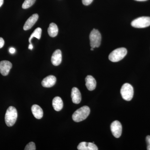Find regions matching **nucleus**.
Listing matches in <instances>:
<instances>
[{
  "label": "nucleus",
  "instance_id": "1",
  "mask_svg": "<svg viewBox=\"0 0 150 150\" xmlns=\"http://www.w3.org/2000/svg\"><path fill=\"white\" fill-rule=\"evenodd\" d=\"M18 117L17 111L13 106H10L6 112L5 120L7 126L8 127L13 126L16 122Z\"/></svg>",
  "mask_w": 150,
  "mask_h": 150
},
{
  "label": "nucleus",
  "instance_id": "2",
  "mask_svg": "<svg viewBox=\"0 0 150 150\" xmlns=\"http://www.w3.org/2000/svg\"><path fill=\"white\" fill-rule=\"evenodd\" d=\"M90 113V109L87 106H83L76 110L72 115L75 122H79L85 120Z\"/></svg>",
  "mask_w": 150,
  "mask_h": 150
},
{
  "label": "nucleus",
  "instance_id": "3",
  "mask_svg": "<svg viewBox=\"0 0 150 150\" xmlns=\"http://www.w3.org/2000/svg\"><path fill=\"white\" fill-rule=\"evenodd\" d=\"M127 54V49L126 48H118L110 53L108 58L111 62H117L123 59Z\"/></svg>",
  "mask_w": 150,
  "mask_h": 150
},
{
  "label": "nucleus",
  "instance_id": "4",
  "mask_svg": "<svg viewBox=\"0 0 150 150\" xmlns=\"http://www.w3.org/2000/svg\"><path fill=\"white\" fill-rule=\"evenodd\" d=\"M121 93L123 99L126 101H130L134 96V88L130 84H124L121 87Z\"/></svg>",
  "mask_w": 150,
  "mask_h": 150
},
{
  "label": "nucleus",
  "instance_id": "5",
  "mask_svg": "<svg viewBox=\"0 0 150 150\" xmlns=\"http://www.w3.org/2000/svg\"><path fill=\"white\" fill-rule=\"evenodd\" d=\"M90 45L91 48H98L101 43V36L98 30L93 29L89 35Z\"/></svg>",
  "mask_w": 150,
  "mask_h": 150
},
{
  "label": "nucleus",
  "instance_id": "6",
  "mask_svg": "<svg viewBox=\"0 0 150 150\" xmlns=\"http://www.w3.org/2000/svg\"><path fill=\"white\" fill-rule=\"evenodd\" d=\"M131 25L136 28H144L150 25V17L143 16L136 18L132 21Z\"/></svg>",
  "mask_w": 150,
  "mask_h": 150
},
{
  "label": "nucleus",
  "instance_id": "7",
  "mask_svg": "<svg viewBox=\"0 0 150 150\" xmlns=\"http://www.w3.org/2000/svg\"><path fill=\"white\" fill-rule=\"evenodd\" d=\"M110 129L112 135L116 138H119L122 134V126L118 121H113L110 125Z\"/></svg>",
  "mask_w": 150,
  "mask_h": 150
},
{
  "label": "nucleus",
  "instance_id": "8",
  "mask_svg": "<svg viewBox=\"0 0 150 150\" xmlns=\"http://www.w3.org/2000/svg\"><path fill=\"white\" fill-rule=\"evenodd\" d=\"M12 67V64L9 61H1L0 62V73L3 76H7Z\"/></svg>",
  "mask_w": 150,
  "mask_h": 150
},
{
  "label": "nucleus",
  "instance_id": "9",
  "mask_svg": "<svg viewBox=\"0 0 150 150\" xmlns=\"http://www.w3.org/2000/svg\"><path fill=\"white\" fill-rule=\"evenodd\" d=\"M38 14H34L28 19L25 23L23 26V29L25 30H28L33 26L38 19Z\"/></svg>",
  "mask_w": 150,
  "mask_h": 150
},
{
  "label": "nucleus",
  "instance_id": "10",
  "mask_svg": "<svg viewBox=\"0 0 150 150\" xmlns=\"http://www.w3.org/2000/svg\"><path fill=\"white\" fill-rule=\"evenodd\" d=\"M51 62L53 65L58 66L62 62V53L61 50H56L54 51L51 57Z\"/></svg>",
  "mask_w": 150,
  "mask_h": 150
},
{
  "label": "nucleus",
  "instance_id": "11",
  "mask_svg": "<svg viewBox=\"0 0 150 150\" xmlns=\"http://www.w3.org/2000/svg\"><path fill=\"white\" fill-rule=\"evenodd\" d=\"M56 82V77L53 75H50L43 79L42 85L45 88H51L55 84Z\"/></svg>",
  "mask_w": 150,
  "mask_h": 150
},
{
  "label": "nucleus",
  "instance_id": "12",
  "mask_svg": "<svg viewBox=\"0 0 150 150\" xmlns=\"http://www.w3.org/2000/svg\"><path fill=\"white\" fill-rule=\"evenodd\" d=\"M77 149L79 150H98L97 147L93 143L81 142L78 145Z\"/></svg>",
  "mask_w": 150,
  "mask_h": 150
},
{
  "label": "nucleus",
  "instance_id": "13",
  "mask_svg": "<svg viewBox=\"0 0 150 150\" xmlns=\"http://www.w3.org/2000/svg\"><path fill=\"white\" fill-rule=\"evenodd\" d=\"M86 86L89 91H92L96 88V82L92 76L89 75L85 79Z\"/></svg>",
  "mask_w": 150,
  "mask_h": 150
},
{
  "label": "nucleus",
  "instance_id": "14",
  "mask_svg": "<svg viewBox=\"0 0 150 150\" xmlns=\"http://www.w3.org/2000/svg\"><path fill=\"white\" fill-rule=\"evenodd\" d=\"M72 100L73 102L75 104H79L81 100V96L79 89L77 88H73L71 94Z\"/></svg>",
  "mask_w": 150,
  "mask_h": 150
},
{
  "label": "nucleus",
  "instance_id": "15",
  "mask_svg": "<svg viewBox=\"0 0 150 150\" xmlns=\"http://www.w3.org/2000/svg\"><path fill=\"white\" fill-rule=\"evenodd\" d=\"M31 111L34 117L38 119L43 117V112L41 108L38 105H33L31 107Z\"/></svg>",
  "mask_w": 150,
  "mask_h": 150
},
{
  "label": "nucleus",
  "instance_id": "16",
  "mask_svg": "<svg viewBox=\"0 0 150 150\" xmlns=\"http://www.w3.org/2000/svg\"><path fill=\"white\" fill-rule=\"evenodd\" d=\"M52 105L54 110L57 111H60L64 106V103L62 98L60 97L54 98L52 101Z\"/></svg>",
  "mask_w": 150,
  "mask_h": 150
},
{
  "label": "nucleus",
  "instance_id": "17",
  "mask_svg": "<svg viewBox=\"0 0 150 150\" xmlns=\"http://www.w3.org/2000/svg\"><path fill=\"white\" fill-rule=\"evenodd\" d=\"M59 29L56 24L54 23L49 25L48 29V35L51 37H55L58 35Z\"/></svg>",
  "mask_w": 150,
  "mask_h": 150
},
{
  "label": "nucleus",
  "instance_id": "18",
  "mask_svg": "<svg viewBox=\"0 0 150 150\" xmlns=\"http://www.w3.org/2000/svg\"><path fill=\"white\" fill-rule=\"evenodd\" d=\"M41 33H42V29L40 28H37L34 30V32L33 33L29 38V42L31 43V40L33 37L36 38L38 39L39 40L41 37Z\"/></svg>",
  "mask_w": 150,
  "mask_h": 150
},
{
  "label": "nucleus",
  "instance_id": "19",
  "mask_svg": "<svg viewBox=\"0 0 150 150\" xmlns=\"http://www.w3.org/2000/svg\"><path fill=\"white\" fill-rule=\"evenodd\" d=\"M35 1L36 0H25L22 6V8L23 9L29 8L34 4Z\"/></svg>",
  "mask_w": 150,
  "mask_h": 150
},
{
  "label": "nucleus",
  "instance_id": "20",
  "mask_svg": "<svg viewBox=\"0 0 150 150\" xmlns=\"http://www.w3.org/2000/svg\"><path fill=\"white\" fill-rule=\"evenodd\" d=\"M25 150H36V147H35V143L33 142H30L28 143L25 148Z\"/></svg>",
  "mask_w": 150,
  "mask_h": 150
},
{
  "label": "nucleus",
  "instance_id": "21",
  "mask_svg": "<svg viewBox=\"0 0 150 150\" xmlns=\"http://www.w3.org/2000/svg\"><path fill=\"white\" fill-rule=\"evenodd\" d=\"M82 3L83 5L85 6L89 5L91 4L93 0H82Z\"/></svg>",
  "mask_w": 150,
  "mask_h": 150
},
{
  "label": "nucleus",
  "instance_id": "22",
  "mask_svg": "<svg viewBox=\"0 0 150 150\" xmlns=\"http://www.w3.org/2000/svg\"><path fill=\"white\" fill-rule=\"evenodd\" d=\"M146 141L147 144V150H150V136H147L146 137Z\"/></svg>",
  "mask_w": 150,
  "mask_h": 150
},
{
  "label": "nucleus",
  "instance_id": "23",
  "mask_svg": "<svg viewBox=\"0 0 150 150\" xmlns=\"http://www.w3.org/2000/svg\"><path fill=\"white\" fill-rule=\"evenodd\" d=\"M4 40L2 38L0 37V48H1L3 47L4 45Z\"/></svg>",
  "mask_w": 150,
  "mask_h": 150
},
{
  "label": "nucleus",
  "instance_id": "24",
  "mask_svg": "<svg viewBox=\"0 0 150 150\" xmlns=\"http://www.w3.org/2000/svg\"><path fill=\"white\" fill-rule=\"evenodd\" d=\"M16 50L14 48H11L9 49V52L11 54H13L15 53Z\"/></svg>",
  "mask_w": 150,
  "mask_h": 150
},
{
  "label": "nucleus",
  "instance_id": "25",
  "mask_svg": "<svg viewBox=\"0 0 150 150\" xmlns=\"http://www.w3.org/2000/svg\"><path fill=\"white\" fill-rule=\"evenodd\" d=\"M33 48V46L31 43H30V44H29V46H28V49H30V50H32Z\"/></svg>",
  "mask_w": 150,
  "mask_h": 150
},
{
  "label": "nucleus",
  "instance_id": "26",
  "mask_svg": "<svg viewBox=\"0 0 150 150\" xmlns=\"http://www.w3.org/2000/svg\"><path fill=\"white\" fill-rule=\"evenodd\" d=\"M4 4V0H0V7L3 5Z\"/></svg>",
  "mask_w": 150,
  "mask_h": 150
},
{
  "label": "nucleus",
  "instance_id": "27",
  "mask_svg": "<svg viewBox=\"0 0 150 150\" xmlns=\"http://www.w3.org/2000/svg\"><path fill=\"white\" fill-rule=\"evenodd\" d=\"M135 1H147V0H135Z\"/></svg>",
  "mask_w": 150,
  "mask_h": 150
},
{
  "label": "nucleus",
  "instance_id": "28",
  "mask_svg": "<svg viewBox=\"0 0 150 150\" xmlns=\"http://www.w3.org/2000/svg\"><path fill=\"white\" fill-rule=\"evenodd\" d=\"M91 51H93V50H94V48H91Z\"/></svg>",
  "mask_w": 150,
  "mask_h": 150
}]
</instances>
